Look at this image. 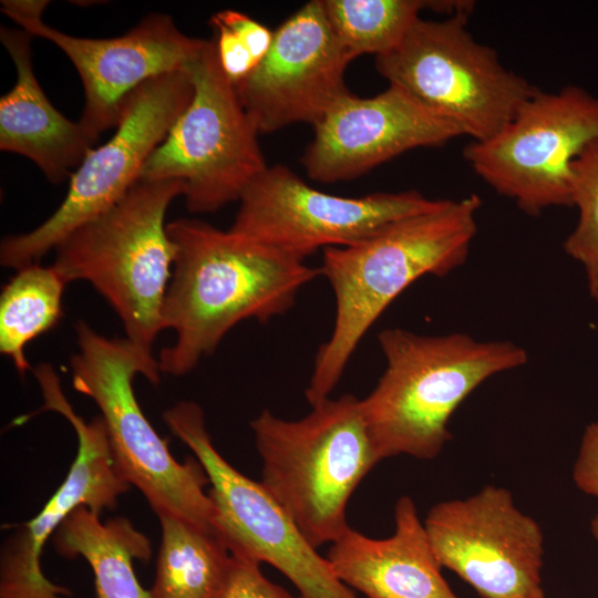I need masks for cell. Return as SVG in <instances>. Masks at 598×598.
Wrapping results in <instances>:
<instances>
[{"mask_svg":"<svg viewBox=\"0 0 598 598\" xmlns=\"http://www.w3.org/2000/svg\"><path fill=\"white\" fill-rule=\"evenodd\" d=\"M167 233L176 256L162 327L176 339L157 359L166 374L189 373L243 320L264 323L285 315L321 275L319 267L202 220L176 219Z\"/></svg>","mask_w":598,"mask_h":598,"instance_id":"6da1fadb","label":"cell"},{"mask_svg":"<svg viewBox=\"0 0 598 598\" xmlns=\"http://www.w3.org/2000/svg\"><path fill=\"white\" fill-rule=\"evenodd\" d=\"M481 204L476 194L439 199L358 243L323 249L319 268L334 293L336 318L305 392L311 406L330 396L367 331L401 292L423 276L443 277L466 261Z\"/></svg>","mask_w":598,"mask_h":598,"instance_id":"7a4b0ae2","label":"cell"},{"mask_svg":"<svg viewBox=\"0 0 598 598\" xmlns=\"http://www.w3.org/2000/svg\"><path fill=\"white\" fill-rule=\"evenodd\" d=\"M378 341L386 365L361 408L380 460L436 457L452 439L447 423L465 398L528 359L512 341H478L460 332L424 336L389 328Z\"/></svg>","mask_w":598,"mask_h":598,"instance_id":"3957f363","label":"cell"},{"mask_svg":"<svg viewBox=\"0 0 598 598\" xmlns=\"http://www.w3.org/2000/svg\"><path fill=\"white\" fill-rule=\"evenodd\" d=\"M260 483L316 548L349 527L347 505L379 463L361 399L327 398L299 420L262 410L251 422Z\"/></svg>","mask_w":598,"mask_h":598,"instance_id":"277c9868","label":"cell"},{"mask_svg":"<svg viewBox=\"0 0 598 598\" xmlns=\"http://www.w3.org/2000/svg\"><path fill=\"white\" fill-rule=\"evenodd\" d=\"M74 329L79 351L70 359L72 385L97 405L122 477L141 491L157 516L173 515L218 530L203 466L197 458L179 463L171 454L135 396L137 374L152 384L159 382L161 369L152 348L126 337L106 338L85 321Z\"/></svg>","mask_w":598,"mask_h":598,"instance_id":"5b68a950","label":"cell"},{"mask_svg":"<svg viewBox=\"0 0 598 598\" xmlns=\"http://www.w3.org/2000/svg\"><path fill=\"white\" fill-rule=\"evenodd\" d=\"M178 179H140L111 209L73 231L55 249L53 266L69 282L84 280L107 301L126 338L152 348L176 246L165 216L184 195Z\"/></svg>","mask_w":598,"mask_h":598,"instance_id":"8992f818","label":"cell"},{"mask_svg":"<svg viewBox=\"0 0 598 598\" xmlns=\"http://www.w3.org/2000/svg\"><path fill=\"white\" fill-rule=\"evenodd\" d=\"M470 13L419 19L375 68L473 142L497 134L537 89L467 29Z\"/></svg>","mask_w":598,"mask_h":598,"instance_id":"52a82bcc","label":"cell"},{"mask_svg":"<svg viewBox=\"0 0 598 598\" xmlns=\"http://www.w3.org/2000/svg\"><path fill=\"white\" fill-rule=\"evenodd\" d=\"M194 95L145 163L144 181L178 179L190 213H214L239 200L267 168L258 131L225 75L214 38L185 68Z\"/></svg>","mask_w":598,"mask_h":598,"instance_id":"ba28073f","label":"cell"},{"mask_svg":"<svg viewBox=\"0 0 598 598\" xmlns=\"http://www.w3.org/2000/svg\"><path fill=\"white\" fill-rule=\"evenodd\" d=\"M194 85L184 70L141 84L124 101L114 135L93 147L71 175L56 210L33 230L7 236L0 262L14 270L39 261L73 231L116 205L140 181L145 163L189 105Z\"/></svg>","mask_w":598,"mask_h":598,"instance_id":"9c48e42d","label":"cell"},{"mask_svg":"<svg viewBox=\"0 0 598 598\" xmlns=\"http://www.w3.org/2000/svg\"><path fill=\"white\" fill-rule=\"evenodd\" d=\"M598 140V96L578 85L536 89L493 137L471 141L463 156L496 193L527 215L571 206V165Z\"/></svg>","mask_w":598,"mask_h":598,"instance_id":"30bf717a","label":"cell"},{"mask_svg":"<svg viewBox=\"0 0 598 598\" xmlns=\"http://www.w3.org/2000/svg\"><path fill=\"white\" fill-rule=\"evenodd\" d=\"M163 420L207 474L217 528L231 554L271 565L295 585L300 598H358L261 483L241 474L220 455L199 404L181 401L163 413Z\"/></svg>","mask_w":598,"mask_h":598,"instance_id":"8fae6325","label":"cell"},{"mask_svg":"<svg viewBox=\"0 0 598 598\" xmlns=\"http://www.w3.org/2000/svg\"><path fill=\"white\" fill-rule=\"evenodd\" d=\"M239 203L231 233L305 261L320 248L352 245L394 220L429 210L439 199L416 190L330 195L275 165L252 179Z\"/></svg>","mask_w":598,"mask_h":598,"instance_id":"7c38bea8","label":"cell"},{"mask_svg":"<svg viewBox=\"0 0 598 598\" xmlns=\"http://www.w3.org/2000/svg\"><path fill=\"white\" fill-rule=\"evenodd\" d=\"M49 1L4 0L1 11L21 29L59 47L75 66L84 89L80 123L96 143L117 126L125 99L141 84L164 73L184 70L207 41L190 38L163 13L146 16L117 38L73 37L48 25L42 13Z\"/></svg>","mask_w":598,"mask_h":598,"instance_id":"4fadbf2b","label":"cell"},{"mask_svg":"<svg viewBox=\"0 0 598 598\" xmlns=\"http://www.w3.org/2000/svg\"><path fill=\"white\" fill-rule=\"evenodd\" d=\"M424 526L442 567L454 571L482 598L544 595V537L504 487L434 505Z\"/></svg>","mask_w":598,"mask_h":598,"instance_id":"5bb4252c","label":"cell"},{"mask_svg":"<svg viewBox=\"0 0 598 598\" xmlns=\"http://www.w3.org/2000/svg\"><path fill=\"white\" fill-rule=\"evenodd\" d=\"M33 373L44 401L39 412L54 411L70 422L78 437V453L68 476L40 513L4 540L0 554V598L72 596L42 571L47 540L75 508L87 506L101 515L105 508H113L117 497L130 488L117 471L102 417L86 422L73 410L50 363L39 364Z\"/></svg>","mask_w":598,"mask_h":598,"instance_id":"9a60e30c","label":"cell"},{"mask_svg":"<svg viewBox=\"0 0 598 598\" xmlns=\"http://www.w3.org/2000/svg\"><path fill=\"white\" fill-rule=\"evenodd\" d=\"M352 60L322 0H312L274 31L268 53L235 90L258 133L295 123L315 126L350 93L344 72Z\"/></svg>","mask_w":598,"mask_h":598,"instance_id":"2e32d148","label":"cell"},{"mask_svg":"<svg viewBox=\"0 0 598 598\" xmlns=\"http://www.w3.org/2000/svg\"><path fill=\"white\" fill-rule=\"evenodd\" d=\"M313 131L302 165L321 183L352 179L410 150L443 146L461 136L394 84L372 97L346 94Z\"/></svg>","mask_w":598,"mask_h":598,"instance_id":"e0dca14e","label":"cell"},{"mask_svg":"<svg viewBox=\"0 0 598 598\" xmlns=\"http://www.w3.org/2000/svg\"><path fill=\"white\" fill-rule=\"evenodd\" d=\"M394 524L388 538H371L349 526L331 543L327 559L337 578L365 598H458L442 576L411 497L395 503Z\"/></svg>","mask_w":598,"mask_h":598,"instance_id":"ac0fdd59","label":"cell"},{"mask_svg":"<svg viewBox=\"0 0 598 598\" xmlns=\"http://www.w3.org/2000/svg\"><path fill=\"white\" fill-rule=\"evenodd\" d=\"M32 34L1 27L0 40L17 70V82L0 100V148L31 159L53 184L78 168L95 142L80 122L64 117L48 100L32 64Z\"/></svg>","mask_w":598,"mask_h":598,"instance_id":"d6986e66","label":"cell"},{"mask_svg":"<svg viewBox=\"0 0 598 598\" xmlns=\"http://www.w3.org/2000/svg\"><path fill=\"white\" fill-rule=\"evenodd\" d=\"M52 542L65 558L83 557L94 575L96 598H152L140 584L133 560L148 561V538L124 517L101 522L100 514L80 506L61 523Z\"/></svg>","mask_w":598,"mask_h":598,"instance_id":"ffe728a7","label":"cell"},{"mask_svg":"<svg viewBox=\"0 0 598 598\" xmlns=\"http://www.w3.org/2000/svg\"><path fill=\"white\" fill-rule=\"evenodd\" d=\"M161 547L152 598H219L231 551L216 529L173 515H159Z\"/></svg>","mask_w":598,"mask_h":598,"instance_id":"44dd1931","label":"cell"},{"mask_svg":"<svg viewBox=\"0 0 598 598\" xmlns=\"http://www.w3.org/2000/svg\"><path fill=\"white\" fill-rule=\"evenodd\" d=\"M16 271L0 296V352L24 377L31 369L25 347L59 322L68 281L53 265L34 264Z\"/></svg>","mask_w":598,"mask_h":598,"instance_id":"7402d4cb","label":"cell"},{"mask_svg":"<svg viewBox=\"0 0 598 598\" xmlns=\"http://www.w3.org/2000/svg\"><path fill=\"white\" fill-rule=\"evenodd\" d=\"M322 4L334 34L352 59L365 53L379 56L395 48L422 10H448V0H322Z\"/></svg>","mask_w":598,"mask_h":598,"instance_id":"603a6c76","label":"cell"},{"mask_svg":"<svg viewBox=\"0 0 598 598\" xmlns=\"http://www.w3.org/2000/svg\"><path fill=\"white\" fill-rule=\"evenodd\" d=\"M571 206L579 209V220L563 247L584 266L590 297L598 302V140L571 165Z\"/></svg>","mask_w":598,"mask_h":598,"instance_id":"cb8c5ba5","label":"cell"},{"mask_svg":"<svg viewBox=\"0 0 598 598\" xmlns=\"http://www.w3.org/2000/svg\"><path fill=\"white\" fill-rule=\"evenodd\" d=\"M220 66L234 86L246 80L268 53L274 31L245 13L224 10L209 21Z\"/></svg>","mask_w":598,"mask_h":598,"instance_id":"d4e9b609","label":"cell"},{"mask_svg":"<svg viewBox=\"0 0 598 598\" xmlns=\"http://www.w3.org/2000/svg\"><path fill=\"white\" fill-rule=\"evenodd\" d=\"M231 555L229 574L219 598H293L265 577L258 561L243 555Z\"/></svg>","mask_w":598,"mask_h":598,"instance_id":"484cf974","label":"cell"},{"mask_svg":"<svg viewBox=\"0 0 598 598\" xmlns=\"http://www.w3.org/2000/svg\"><path fill=\"white\" fill-rule=\"evenodd\" d=\"M573 478L581 492L598 496V422L585 430Z\"/></svg>","mask_w":598,"mask_h":598,"instance_id":"4316f807","label":"cell"},{"mask_svg":"<svg viewBox=\"0 0 598 598\" xmlns=\"http://www.w3.org/2000/svg\"><path fill=\"white\" fill-rule=\"evenodd\" d=\"M590 526H591V533L594 537L596 538V540L598 542V513L592 518Z\"/></svg>","mask_w":598,"mask_h":598,"instance_id":"83f0119b","label":"cell"},{"mask_svg":"<svg viewBox=\"0 0 598 598\" xmlns=\"http://www.w3.org/2000/svg\"><path fill=\"white\" fill-rule=\"evenodd\" d=\"M535 598H545V596L543 595V596H539V597H535Z\"/></svg>","mask_w":598,"mask_h":598,"instance_id":"f1b7e54d","label":"cell"}]
</instances>
